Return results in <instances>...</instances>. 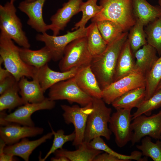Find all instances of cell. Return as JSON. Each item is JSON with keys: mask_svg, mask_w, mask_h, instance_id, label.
<instances>
[{"mask_svg": "<svg viewBox=\"0 0 161 161\" xmlns=\"http://www.w3.org/2000/svg\"><path fill=\"white\" fill-rule=\"evenodd\" d=\"M17 82L12 75L0 81V95L11 88Z\"/></svg>", "mask_w": 161, "mask_h": 161, "instance_id": "38", "label": "cell"}, {"mask_svg": "<svg viewBox=\"0 0 161 161\" xmlns=\"http://www.w3.org/2000/svg\"><path fill=\"white\" fill-rule=\"evenodd\" d=\"M159 5L161 7V0H158Z\"/></svg>", "mask_w": 161, "mask_h": 161, "instance_id": "45", "label": "cell"}, {"mask_svg": "<svg viewBox=\"0 0 161 161\" xmlns=\"http://www.w3.org/2000/svg\"><path fill=\"white\" fill-rule=\"evenodd\" d=\"M14 156L5 154L3 152H0V161H12L15 160Z\"/></svg>", "mask_w": 161, "mask_h": 161, "instance_id": "41", "label": "cell"}, {"mask_svg": "<svg viewBox=\"0 0 161 161\" xmlns=\"http://www.w3.org/2000/svg\"><path fill=\"white\" fill-rule=\"evenodd\" d=\"M48 98L55 101L66 100L70 103H76L81 106L92 101V97L82 91L77 85L75 78L58 83L49 88Z\"/></svg>", "mask_w": 161, "mask_h": 161, "instance_id": "7", "label": "cell"}, {"mask_svg": "<svg viewBox=\"0 0 161 161\" xmlns=\"http://www.w3.org/2000/svg\"><path fill=\"white\" fill-rule=\"evenodd\" d=\"M93 56L87 46L86 37L77 38L66 47L58 66L61 71L90 65Z\"/></svg>", "mask_w": 161, "mask_h": 161, "instance_id": "6", "label": "cell"}, {"mask_svg": "<svg viewBox=\"0 0 161 161\" xmlns=\"http://www.w3.org/2000/svg\"><path fill=\"white\" fill-rule=\"evenodd\" d=\"M90 146L92 148L101 151L114 156L123 161H129L134 160L138 161H147V159L142 158L141 152L138 151H134L130 155H127L120 154L116 152L106 143L101 137H96L89 142Z\"/></svg>", "mask_w": 161, "mask_h": 161, "instance_id": "28", "label": "cell"}, {"mask_svg": "<svg viewBox=\"0 0 161 161\" xmlns=\"http://www.w3.org/2000/svg\"><path fill=\"white\" fill-rule=\"evenodd\" d=\"M11 75L12 74L7 70L0 65V81Z\"/></svg>", "mask_w": 161, "mask_h": 161, "instance_id": "40", "label": "cell"}, {"mask_svg": "<svg viewBox=\"0 0 161 161\" xmlns=\"http://www.w3.org/2000/svg\"><path fill=\"white\" fill-rule=\"evenodd\" d=\"M157 53L156 49L148 43L137 51L134 54L136 59L135 71L145 77L159 58Z\"/></svg>", "mask_w": 161, "mask_h": 161, "instance_id": "21", "label": "cell"}, {"mask_svg": "<svg viewBox=\"0 0 161 161\" xmlns=\"http://www.w3.org/2000/svg\"><path fill=\"white\" fill-rule=\"evenodd\" d=\"M99 4L102 10L91 19L92 22L110 20L118 25L124 32L129 30L135 23L132 0H100Z\"/></svg>", "mask_w": 161, "mask_h": 161, "instance_id": "2", "label": "cell"}, {"mask_svg": "<svg viewBox=\"0 0 161 161\" xmlns=\"http://www.w3.org/2000/svg\"><path fill=\"white\" fill-rule=\"evenodd\" d=\"M16 12L13 2L7 1L4 5H0V32L22 47L29 48L30 44Z\"/></svg>", "mask_w": 161, "mask_h": 161, "instance_id": "5", "label": "cell"}, {"mask_svg": "<svg viewBox=\"0 0 161 161\" xmlns=\"http://www.w3.org/2000/svg\"><path fill=\"white\" fill-rule=\"evenodd\" d=\"M145 31L147 43L154 47L161 55V17L146 26Z\"/></svg>", "mask_w": 161, "mask_h": 161, "instance_id": "33", "label": "cell"}, {"mask_svg": "<svg viewBox=\"0 0 161 161\" xmlns=\"http://www.w3.org/2000/svg\"><path fill=\"white\" fill-rule=\"evenodd\" d=\"M44 130L41 127L24 126H22L10 123L0 127V139L6 145H10L24 138L41 134Z\"/></svg>", "mask_w": 161, "mask_h": 161, "instance_id": "17", "label": "cell"}, {"mask_svg": "<svg viewBox=\"0 0 161 161\" xmlns=\"http://www.w3.org/2000/svg\"><path fill=\"white\" fill-rule=\"evenodd\" d=\"M98 0H87L83 2L80 8V11L82 12L80 20L76 23L72 30L79 28H84L88 21L94 18L101 11L102 7L97 4Z\"/></svg>", "mask_w": 161, "mask_h": 161, "instance_id": "31", "label": "cell"}, {"mask_svg": "<svg viewBox=\"0 0 161 161\" xmlns=\"http://www.w3.org/2000/svg\"><path fill=\"white\" fill-rule=\"evenodd\" d=\"M161 107V89L156 91L149 99L145 100L132 114V120L142 114L150 116L152 112Z\"/></svg>", "mask_w": 161, "mask_h": 161, "instance_id": "36", "label": "cell"}, {"mask_svg": "<svg viewBox=\"0 0 161 161\" xmlns=\"http://www.w3.org/2000/svg\"><path fill=\"white\" fill-rule=\"evenodd\" d=\"M46 0H36L27 2L21 1L18 8L28 17L27 23L35 31L41 33L46 32L49 30L48 24L44 21L43 8Z\"/></svg>", "mask_w": 161, "mask_h": 161, "instance_id": "16", "label": "cell"}, {"mask_svg": "<svg viewBox=\"0 0 161 161\" xmlns=\"http://www.w3.org/2000/svg\"><path fill=\"white\" fill-rule=\"evenodd\" d=\"M53 136L51 132L36 140H30L25 138L20 142L7 146H6L4 142L1 141L0 142V152L14 156H18L25 161H28L33 151L47 140L51 139Z\"/></svg>", "mask_w": 161, "mask_h": 161, "instance_id": "15", "label": "cell"}, {"mask_svg": "<svg viewBox=\"0 0 161 161\" xmlns=\"http://www.w3.org/2000/svg\"><path fill=\"white\" fill-rule=\"evenodd\" d=\"M75 151H70L63 148L56 150L55 156H64L71 161H93L95 157L102 151L94 149L89 145V142L83 141Z\"/></svg>", "mask_w": 161, "mask_h": 161, "instance_id": "24", "label": "cell"}, {"mask_svg": "<svg viewBox=\"0 0 161 161\" xmlns=\"http://www.w3.org/2000/svg\"><path fill=\"white\" fill-rule=\"evenodd\" d=\"M20 48L4 34L0 33V57L5 67L17 81L23 77L34 78L38 69L25 63L20 54Z\"/></svg>", "mask_w": 161, "mask_h": 161, "instance_id": "3", "label": "cell"}, {"mask_svg": "<svg viewBox=\"0 0 161 161\" xmlns=\"http://www.w3.org/2000/svg\"><path fill=\"white\" fill-rule=\"evenodd\" d=\"M55 105V101L48 97L46 98L41 102L25 104L8 114L1 112L0 124L4 126L9 123H14L24 126H35V124L31 118L32 114L39 110H51L54 108Z\"/></svg>", "mask_w": 161, "mask_h": 161, "instance_id": "8", "label": "cell"}, {"mask_svg": "<svg viewBox=\"0 0 161 161\" xmlns=\"http://www.w3.org/2000/svg\"><path fill=\"white\" fill-rule=\"evenodd\" d=\"M88 27L79 28L72 32L68 31L66 34L61 35H50L47 32L37 34L36 40L44 42L49 50L52 60H60L62 58L67 46L75 40L86 37Z\"/></svg>", "mask_w": 161, "mask_h": 161, "instance_id": "11", "label": "cell"}, {"mask_svg": "<svg viewBox=\"0 0 161 161\" xmlns=\"http://www.w3.org/2000/svg\"><path fill=\"white\" fill-rule=\"evenodd\" d=\"M128 34V31L123 32L102 53L93 57L90 67L102 89L113 82L118 58Z\"/></svg>", "mask_w": 161, "mask_h": 161, "instance_id": "1", "label": "cell"}, {"mask_svg": "<svg viewBox=\"0 0 161 161\" xmlns=\"http://www.w3.org/2000/svg\"><path fill=\"white\" fill-rule=\"evenodd\" d=\"M134 57V54L127 39L118 58L113 82L135 71V62Z\"/></svg>", "mask_w": 161, "mask_h": 161, "instance_id": "22", "label": "cell"}, {"mask_svg": "<svg viewBox=\"0 0 161 161\" xmlns=\"http://www.w3.org/2000/svg\"><path fill=\"white\" fill-rule=\"evenodd\" d=\"M136 19L135 23L129 30L127 38L134 54L141 47L147 43L146 34L143 29L144 25L138 19L136 18Z\"/></svg>", "mask_w": 161, "mask_h": 161, "instance_id": "30", "label": "cell"}, {"mask_svg": "<svg viewBox=\"0 0 161 161\" xmlns=\"http://www.w3.org/2000/svg\"><path fill=\"white\" fill-rule=\"evenodd\" d=\"M133 120L131 126L134 132L131 141L132 145L146 136L161 139V110L151 116L142 114Z\"/></svg>", "mask_w": 161, "mask_h": 161, "instance_id": "13", "label": "cell"}, {"mask_svg": "<svg viewBox=\"0 0 161 161\" xmlns=\"http://www.w3.org/2000/svg\"><path fill=\"white\" fill-rule=\"evenodd\" d=\"M18 85L19 93L24 104L41 102L46 98L36 75L31 81L22 77L18 81Z\"/></svg>", "mask_w": 161, "mask_h": 161, "instance_id": "20", "label": "cell"}, {"mask_svg": "<svg viewBox=\"0 0 161 161\" xmlns=\"http://www.w3.org/2000/svg\"><path fill=\"white\" fill-rule=\"evenodd\" d=\"M93 161H123L117 157L106 152L101 153L97 155Z\"/></svg>", "mask_w": 161, "mask_h": 161, "instance_id": "39", "label": "cell"}, {"mask_svg": "<svg viewBox=\"0 0 161 161\" xmlns=\"http://www.w3.org/2000/svg\"><path fill=\"white\" fill-rule=\"evenodd\" d=\"M111 115L109 123V128L114 134L117 146L122 148L131 141L133 132L131 121V110L116 109Z\"/></svg>", "mask_w": 161, "mask_h": 161, "instance_id": "12", "label": "cell"}, {"mask_svg": "<svg viewBox=\"0 0 161 161\" xmlns=\"http://www.w3.org/2000/svg\"><path fill=\"white\" fill-rule=\"evenodd\" d=\"M86 38L88 49L93 57L102 53L106 48V44L100 33L96 23H92L88 26Z\"/></svg>", "mask_w": 161, "mask_h": 161, "instance_id": "27", "label": "cell"}, {"mask_svg": "<svg viewBox=\"0 0 161 161\" xmlns=\"http://www.w3.org/2000/svg\"><path fill=\"white\" fill-rule=\"evenodd\" d=\"M83 2V0H68L51 16V23L48 24V28L52 31L53 35H59L61 31L64 30L72 17L80 12V6Z\"/></svg>", "mask_w": 161, "mask_h": 161, "instance_id": "14", "label": "cell"}, {"mask_svg": "<svg viewBox=\"0 0 161 161\" xmlns=\"http://www.w3.org/2000/svg\"><path fill=\"white\" fill-rule=\"evenodd\" d=\"M146 93L145 86L134 89L117 98L111 104L116 109L137 108L145 100Z\"/></svg>", "mask_w": 161, "mask_h": 161, "instance_id": "25", "label": "cell"}, {"mask_svg": "<svg viewBox=\"0 0 161 161\" xmlns=\"http://www.w3.org/2000/svg\"><path fill=\"white\" fill-rule=\"evenodd\" d=\"M61 106L64 111L63 116L65 123L68 124L72 123L74 127L75 136L72 145L78 147L84 140L87 119L93 111L92 103L82 107L77 105L70 106L64 104Z\"/></svg>", "mask_w": 161, "mask_h": 161, "instance_id": "9", "label": "cell"}, {"mask_svg": "<svg viewBox=\"0 0 161 161\" xmlns=\"http://www.w3.org/2000/svg\"><path fill=\"white\" fill-rule=\"evenodd\" d=\"M29 48H20V54L23 61L30 66L38 69L52 60L51 53L45 46L37 50Z\"/></svg>", "mask_w": 161, "mask_h": 161, "instance_id": "26", "label": "cell"}, {"mask_svg": "<svg viewBox=\"0 0 161 161\" xmlns=\"http://www.w3.org/2000/svg\"><path fill=\"white\" fill-rule=\"evenodd\" d=\"M145 77L146 93L145 100H146L155 92L157 85L161 79V55Z\"/></svg>", "mask_w": 161, "mask_h": 161, "instance_id": "34", "label": "cell"}, {"mask_svg": "<svg viewBox=\"0 0 161 161\" xmlns=\"http://www.w3.org/2000/svg\"><path fill=\"white\" fill-rule=\"evenodd\" d=\"M133 11L136 18L146 26L161 17V7L153 5L146 0H132Z\"/></svg>", "mask_w": 161, "mask_h": 161, "instance_id": "23", "label": "cell"}, {"mask_svg": "<svg viewBox=\"0 0 161 161\" xmlns=\"http://www.w3.org/2000/svg\"><path fill=\"white\" fill-rule=\"evenodd\" d=\"M160 89H161V79L157 85L156 88V91Z\"/></svg>", "mask_w": 161, "mask_h": 161, "instance_id": "43", "label": "cell"}, {"mask_svg": "<svg viewBox=\"0 0 161 161\" xmlns=\"http://www.w3.org/2000/svg\"><path fill=\"white\" fill-rule=\"evenodd\" d=\"M74 77L77 85L84 92L92 97L102 98V89L90 65L80 67Z\"/></svg>", "mask_w": 161, "mask_h": 161, "instance_id": "18", "label": "cell"}, {"mask_svg": "<svg viewBox=\"0 0 161 161\" xmlns=\"http://www.w3.org/2000/svg\"><path fill=\"white\" fill-rule=\"evenodd\" d=\"M80 67H75L67 71L60 72L52 70L47 64L38 69L36 76L45 92L56 83L74 77Z\"/></svg>", "mask_w": 161, "mask_h": 161, "instance_id": "19", "label": "cell"}, {"mask_svg": "<svg viewBox=\"0 0 161 161\" xmlns=\"http://www.w3.org/2000/svg\"><path fill=\"white\" fill-rule=\"evenodd\" d=\"M95 22L96 23L100 33L107 45L124 32L118 25L110 20H105Z\"/></svg>", "mask_w": 161, "mask_h": 161, "instance_id": "32", "label": "cell"}, {"mask_svg": "<svg viewBox=\"0 0 161 161\" xmlns=\"http://www.w3.org/2000/svg\"><path fill=\"white\" fill-rule=\"evenodd\" d=\"M49 125L54 136V139L52 145L48 152L44 158L39 159L42 161H45L50 154L54 153L56 150L62 148L63 145L66 143L73 141L75 138L74 131L69 134L65 135L63 130L60 129L55 132L52 128L49 123Z\"/></svg>", "mask_w": 161, "mask_h": 161, "instance_id": "37", "label": "cell"}, {"mask_svg": "<svg viewBox=\"0 0 161 161\" xmlns=\"http://www.w3.org/2000/svg\"><path fill=\"white\" fill-rule=\"evenodd\" d=\"M144 86H146L145 76L134 71L112 82L103 89L102 99L106 103L109 105L127 92Z\"/></svg>", "mask_w": 161, "mask_h": 161, "instance_id": "10", "label": "cell"}, {"mask_svg": "<svg viewBox=\"0 0 161 161\" xmlns=\"http://www.w3.org/2000/svg\"><path fill=\"white\" fill-rule=\"evenodd\" d=\"M25 0L27 2H31L35 1L36 0Z\"/></svg>", "mask_w": 161, "mask_h": 161, "instance_id": "44", "label": "cell"}, {"mask_svg": "<svg viewBox=\"0 0 161 161\" xmlns=\"http://www.w3.org/2000/svg\"><path fill=\"white\" fill-rule=\"evenodd\" d=\"M92 103L93 111L87 119L84 141L89 142L98 137L109 140L112 133L108 126L112 109L106 106L102 98L92 97Z\"/></svg>", "mask_w": 161, "mask_h": 161, "instance_id": "4", "label": "cell"}, {"mask_svg": "<svg viewBox=\"0 0 161 161\" xmlns=\"http://www.w3.org/2000/svg\"><path fill=\"white\" fill-rule=\"evenodd\" d=\"M136 147L141 151L142 156L149 157L154 161H161V139L154 143L150 137L145 136L142 139L141 144L137 145Z\"/></svg>", "mask_w": 161, "mask_h": 161, "instance_id": "35", "label": "cell"}, {"mask_svg": "<svg viewBox=\"0 0 161 161\" xmlns=\"http://www.w3.org/2000/svg\"><path fill=\"white\" fill-rule=\"evenodd\" d=\"M50 160L52 161H69L67 158L62 156H55L51 158Z\"/></svg>", "mask_w": 161, "mask_h": 161, "instance_id": "42", "label": "cell"}, {"mask_svg": "<svg viewBox=\"0 0 161 161\" xmlns=\"http://www.w3.org/2000/svg\"><path fill=\"white\" fill-rule=\"evenodd\" d=\"M18 92L19 88L17 82L11 88L1 95L0 112L7 109L10 111L24 104Z\"/></svg>", "mask_w": 161, "mask_h": 161, "instance_id": "29", "label": "cell"}, {"mask_svg": "<svg viewBox=\"0 0 161 161\" xmlns=\"http://www.w3.org/2000/svg\"><path fill=\"white\" fill-rule=\"evenodd\" d=\"M16 0H10V1L14 3V2L16 1Z\"/></svg>", "mask_w": 161, "mask_h": 161, "instance_id": "46", "label": "cell"}]
</instances>
